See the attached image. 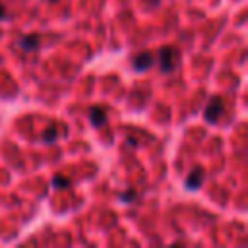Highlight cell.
<instances>
[{
    "label": "cell",
    "instance_id": "6da1fadb",
    "mask_svg": "<svg viewBox=\"0 0 248 248\" xmlns=\"http://www.w3.org/2000/svg\"><path fill=\"white\" fill-rule=\"evenodd\" d=\"M176 62H178V52H176L172 46H163V48L159 50V64H161V70H163V72L174 70Z\"/></svg>",
    "mask_w": 248,
    "mask_h": 248
},
{
    "label": "cell",
    "instance_id": "7a4b0ae2",
    "mask_svg": "<svg viewBox=\"0 0 248 248\" xmlns=\"http://www.w3.org/2000/svg\"><path fill=\"white\" fill-rule=\"evenodd\" d=\"M223 112V99L221 97H213L207 107H205V120L207 122H215Z\"/></svg>",
    "mask_w": 248,
    "mask_h": 248
},
{
    "label": "cell",
    "instance_id": "3957f363",
    "mask_svg": "<svg viewBox=\"0 0 248 248\" xmlns=\"http://www.w3.org/2000/svg\"><path fill=\"white\" fill-rule=\"evenodd\" d=\"M153 54L151 52H141L140 56H136L134 58V68L136 70H140V72H145V70H149L151 66H153Z\"/></svg>",
    "mask_w": 248,
    "mask_h": 248
},
{
    "label": "cell",
    "instance_id": "277c9868",
    "mask_svg": "<svg viewBox=\"0 0 248 248\" xmlns=\"http://www.w3.org/2000/svg\"><path fill=\"white\" fill-rule=\"evenodd\" d=\"M202 180H203V172H202V169L198 167V169H194V170L190 172V176L186 178V188H188V190H196V188L202 184Z\"/></svg>",
    "mask_w": 248,
    "mask_h": 248
},
{
    "label": "cell",
    "instance_id": "5b68a950",
    "mask_svg": "<svg viewBox=\"0 0 248 248\" xmlns=\"http://www.w3.org/2000/svg\"><path fill=\"white\" fill-rule=\"evenodd\" d=\"M89 118H91V122H93L95 126H103V124H105V120H107V114H105V110H103V108L95 107V108H91Z\"/></svg>",
    "mask_w": 248,
    "mask_h": 248
},
{
    "label": "cell",
    "instance_id": "8992f818",
    "mask_svg": "<svg viewBox=\"0 0 248 248\" xmlns=\"http://www.w3.org/2000/svg\"><path fill=\"white\" fill-rule=\"evenodd\" d=\"M19 46L25 48V50H33V48L39 46V37L37 35H27V37H23L19 41Z\"/></svg>",
    "mask_w": 248,
    "mask_h": 248
},
{
    "label": "cell",
    "instance_id": "52a82bcc",
    "mask_svg": "<svg viewBox=\"0 0 248 248\" xmlns=\"http://www.w3.org/2000/svg\"><path fill=\"white\" fill-rule=\"evenodd\" d=\"M52 184H54L56 188H64V186H68V184H70V180H68V178H64V176H54Z\"/></svg>",
    "mask_w": 248,
    "mask_h": 248
},
{
    "label": "cell",
    "instance_id": "ba28073f",
    "mask_svg": "<svg viewBox=\"0 0 248 248\" xmlns=\"http://www.w3.org/2000/svg\"><path fill=\"white\" fill-rule=\"evenodd\" d=\"M54 138H56V128H48V130L43 134V140H45V141H52Z\"/></svg>",
    "mask_w": 248,
    "mask_h": 248
},
{
    "label": "cell",
    "instance_id": "9c48e42d",
    "mask_svg": "<svg viewBox=\"0 0 248 248\" xmlns=\"http://www.w3.org/2000/svg\"><path fill=\"white\" fill-rule=\"evenodd\" d=\"M4 17H6V8L0 6V19H4Z\"/></svg>",
    "mask_w": 248,
    "mask_h": 248
},
{
    "label": "cell",
    "instance_id": "30bf717a",
    "mask_svg": "<svg viewBox=\"0 0 248 248\" xmlns=\"http://www.w3.org/2000/svg\"><path fill=\"white\" fill-rule=\"evenodd\" d=\"M132 198H134V194H132V192H128V194H126V196H124V194H122V200H132Z\"/></svg>",
    "mask_w": 248,
    "mask_h": 248
}]
</instances>
